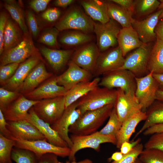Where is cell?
Returning a JSON list of instances; mask_svg holds the SVG:
<instances>
[{
    "mask_svg": "<svg viewBox=\"0 0 163 163\" xmlns=\"http://www.w3.org/2000/svg\"><path fill=\"white\" fill-rule=\"evenodd\" d=\"M158 21L155 29L157 38L163 41V18Z\"/></svg>",
    "mask_w": 163,
    "mask_h": 163,
    "instance_id": "54",
    "label": "cell"
},
{
    "mask_svg": "<svg viewBox=\"0 0 163 163\" xmlns=\"http://www.w3.org/2000/svg\"><path fill=\"white\" fill-rule=\"evenodd\" d=\"M144 145L140 143L135 146L129 153L124 155L121 159L110 163H133L139 157L144 149Z\"/></svg>",
    "mask_w": 163,
    "mask_h": 163,
    "instance_id": "43",
    "label": "cell"
},
{
    "mask_svg": "<svg viewBox=\"0 0 163 163\" xmlns=\"http://www.w3.org/2000/svg\"><path fill=\"white\" fill-rule=\"evenodd\" d=\"M74 2L73 0H56L54 1V4L57 7L65 8L71 5Z\"/></svg>",
    "mask_w": 163,
    "mask_h": 163,
    "instance_id": "55",
    "label": "cell"
},
{
    "mask_svg": "<svg viewBox=\"0 0 163 163\" xmlns=\"http://www.w3.org/2000/svg\"><path fill=\"white\" fill-rule=\"evenodd\" d=\"M162 132H163V123L152 126L146 129L142 133L144 136H148Z\"/></svg>",
    "mask_w": 163,
    "mask_h": 163,
    "instance_id": "53",
    "label": "cell"
},
{
    "mask_svg": "<svg viewBox=\"0 0 163 163\" xmlns=\"http://www.w3.org/2000/svg\"><path fill=\"white\" fill-rule=\"evenodd\" d=\"M110 1L120 6L133 14L135 10V1L132 0H111Z\"/></svg>",
    "mask_w": 163,
    "mask_h": 163,
    "instance_id": "50",
    "label": "cell"
},
{
    "mask_svg": "<svg viewBox=\"0 0 163 163\" xmlns=\"http://www.w3.org/2000/svg\"><path fill=\"white\" fill-rule=\"evenodd\" d=\"M144 146V149H155L163 151V132L152 135Z\"/></svg>",
    "mask_w": 163,
    "mask_h": 163,
    "instance_id": "44",
    "label": "cell"
},
{
    "mask_svg": "<svg viewBox=\"0 0 163 163\" xmlns=\"http://www.w3.org/2000/svg\"><path fill=\"white\" fill-rule=\"evenodd\" d=\"M67 91L59 85L56 76H53L35 89L24 95L28 99L34 101L64 96Z\"/></svg>",
    "mask_w": 163,
    "mask_h": 163,
    "instance_id": "19",
    "label": "cell"
},
{
    "mask_svg": "<svg viewBox=\"0 0 163 163\" xmlns=\"http://www.w3.org/2000/svg\"><path fill=\"white\" fill-rule=\"evenodd\" d=\"M100 52L97 44L88 42L74 52L71 61L92 74Z\"/></svg>",
    "mask_w": 163,
    "mask_h": 163,
    "instance_id": "15",
    "label": "cell"
},
{
    "mask_svg": "<svg viewBox=\"0 0 163 163\" xmlns=\"http://www.w3.org/2000/svg\"><path fill=\"white\" fill-rule=\"evenodd\" d=\"M20 39L21 34L16 24L8 19L4 36V52L17 45L21 41Z\"/></svg>",
    "mask_w": 163,
    "mask_h": 163,
    "instance_id": "32",
    "label": "cell"
},
{
    "mask_svg": "<svg viewBox=\"0 0 163 163\" xmlns=\"http://www.w3.org/2000/svg\"><path fill=\"white\" fill-rule=\"evenodd\" d=\"M4 2V6L12 18L18 24L23 32L27 34V27L25 24L23 12L21 7L14 0H5Z\"/></svg>",
    "mask_w": 163,
    "mask_h": 163,
    "instance_id": "34",
    "label": "cell"
},
{
    "mask_svg": "<svg viewBox=\"0 0 163 163\" xmlns=\"http://www.w3.org/2000/svg\"><path fill=\"white\" fill-rule=\"evenodd\" d=\"M125 59L118 46L100 52L92 73L93 76L98 77L119 69L123 65Z\"/></svg>",
    "mask_w": 163,
    "mask_h": 163,
    "instance_id": "10",
    "label": "cell"
},
{
    "mask_svg": "<svg viewBox=\"0 0 163 163\" xmlns=\"http://www.w3.org/2000/svg\"><path fill=\"white\" fill-rule=\"evenodd\" d=\"M138 158L144 163H163V151L144 149Z\"/></svg>",
    "mask_w": 163,
    "mask_h": 163,
    "instance_id": "39",
    "label": "cell"
},
{
    "mask_svg": "<svg viewBox=\"0 0 163 163\" xmlns=\"http://www.w3.org/2000/svg\"><path fill=\"white\" fill-rule=\"evenodd\" d=\"M114 107L120 121L122 124L127 118L142 111V107L133 92H125L122 89H117Z\"/></svg>",
    "mask_w": 163,
    "mask_h": 163,
    "instance_id": "12",
    "label": "cell"
},
{
    "mask_svg": "<svg viewBox=\"0 0 163 163\" xmlns=\"http://www.w3.org/2000/svg\"><path fill=\"white\" fill-rule=\"evenodd\" d=\"M141 139L138 138L132 142H125L121 145L120 148V152L123 154H126L129 153L136 145L140 143Z\"/></svg>",
    "mask_w": 163,
    "mask_h": 163,
    "instance_id": "51",
    "label": "cell"
},
{
    "mask_svg": "<svg viewBox=\"0 0 163 163\" xmlns=\"http://www.w3.org/2000/svg\"><path fill=\"white\" fill-rule=\"evenodd\" d=\"M148 68L153 74L163 73V41L157 38L150 51Z\"/></svg>",
    "mask_w": 163,
    "mask_h": 163,
    "instance_id": "31",
    "label": "cell"
},
{
    "mask_svg": "<svg viewBox=\"0 0 163 163\" xmlns=\"http://www.w3.org/2000/svg\"><path fill=\"white\" fill-rule=\"evenodd\" d=\"M15 140L14 147L30 150L34 153L38 158L47 153H52L65 158L68 157L70 152L69 147L54 145L49 142L46 139L34 141Z\"/></svg>",
    "mask_w": 163,
    "mask_h": 163,
    "instance_id": "11",
    "label": "cell"
},
{
    "mask_svg": "<svg viewBox=\"0 0 163 163\" xmlns=\"http://www.w3.org/2000/svg\"><path fill=\"white\" fill-rule=\"evenodd\" d=\"M27 120L34 125L50 143L59 147H69L67 143L61 138L50 125L37 116L33 107L29 111Z\"/></svg>",
    "mask_w": 163,
    "mask_h": 163,
    "instance_id": "22",
    "label": "cell"
},
{
    "mask_svg": "<svg viewBox=\"0 0 163 163\" xmlns=\"http://www.w3.org/2000/svg\"><path fill=\"white\" fill-rule=\"evenodd\" d=\"M69 136L72 143L68 156L70 162L76 161L75 155L80 150L89 148L99 152L101 144L109 143L115 145L116 144L115 136L102 135L98 131L88 135H77L71 134Z\"/></svg>",
    "mask_w": 163,
    "mask_h": 163,
    "instance_id": "4",
    "label": "cell"
},
{
    "mask_svg": "<svg viewBox=\"0 0 163 163\" xmlns=\"http://www.w3.org/2000/svg\"><path fill=\"white\" fill-rule=\"evenodd\" d=\"M58 163H93V162L91 160L88 159H85L78 162H76L75 161L72 162H66V163H63L59 161Z\"/></svg>",
    "mask_w": 163,
    "mask_h": 163,
    "instance_id": "59",
    "label": "cell"
},
{
    "mask_svg": "<svg viewBox=\"0 0 163 163\" xmlns=\"http://www.w3.org/2000/svg\"><path fill=\"white\" fill-rule=\"evenodd\" d=\"M77 107L76 101L67 107L61 117L50 125L61 138L67 143L70 148L72 145V143L69 135V129L81 115L80 111L77 108Z\"/></svg>",
    "mask_w": 163,
    "mask_h": 163,
    "instance_id": "14",
    "label": "cell"
},
{
    "mask_svg": "<svg viewBox=\"0 0 163 163\" xmlns=\"http://www.w3.org/2000/svg\"><path fill=\"white\" fill-rule=\"evenodd\" d=\"M7 121L3 113L0 109V133L8 139L14 140L7 127Z\"/></svg>",
    "mask_w": 163,
    "mask_h": 163,
    "instance_id": "49",
    "label": "cell"
},
{
    "mask_svg": "<svg viewBox=\"0 0 163 163\" xmlns=\"http://www.w3.org/2000/svg\"><path fill=\"white\" fill-rule=\"evenodd\" d=\"M33 108L40 119L51 125L61 117L65 110L64 96L39 101Z\"/></svg>",
    "mask_w": 163,
    "mask_h": 163,
    "instance_id": "6",
    "label": "cell"
},
{
    "mask_svg": "<svg viewBox=\"0 0 163 163\" xmlns=\"http://www.w3.org/2000/svg\"><path fill=\"white\" fill-rule=\"evenodd\" d=\"M7 127L15 140L34 141L46 139L34 125L27 120L7 121Z\"/></svg>",
    "mask_w": 163,
    "mask_h": 163,
    "instance_id": "20",
    "label": "cell"
},
{
    "mask_svg": "<svg viewBox=\"0 0 163 163\" xmlns=\"http://www.w3.org/2000/svg\"><path fill=\"white\" fill-rule=\"evenodd\" d=\"M41 60L37 52L20 63L13 76L2 87L10 91H18L30 72Z\"/></svg>",
    "mask_w": 163,
    "mask_h": 163,
    "instance_id": "18",
    "label": "cell"
},
{
    "mask_svg": "<svg viewBox=\"0 0 163 163\" xmlns=\"http://www.w3.org/2000/svg\"><path fill=\"white\" fill-rule=\"evenodd\" d=\"M59 31L56 27L47 29L40 36L38 41L49 46L57 47V38Z\"/></svg>",
    "mask_w": 163,
    "mask_h": 163,
    "instance_id": "41",
    "label": "cell"
},
{
    "mask_svg": "<svg viewBox=\"0 0 163 163\" xmlns=\"http://www.w3.org/2000/svg\"><path fill=\"white\" fill-rule=\"evenodd\" d=\"M121 28L115 21L110 19L104 24L94 21L93 31L97 38V45L101 52L118 44L117 37Z\"/></svg>",
    "mask_w": 163,
    "mask_h": 163,
    "instance_id": "9",
    "label": "cell"
},
{
    "mask_svg": "<svg viewBox=\"0 0 163 163\" xmlns=\"http://www.w3.org/2000/svg\"><path fill=\"white\" fill-rule=\"evenodd\" d=\"M116 97V89L98 86L77 101V108L80 111L81 115L88 111L115 104Z\"/></svg>",
    "mask_w": 163,
    "mask_h": 163,
    "instance_id": "2",
    "label": "cell"
},
{
    "mask_svg": "<svg viewBox=\"0 0 163 163\" xmlns=\"http://www.w3.org/2000/svg\"><path fill=\"white\" fill-rule=\"evenodd\" d=\"M8 18L6 14L2 13L0 16V54L4 52V36L5 27Z\"/></svg>",
    "mask_w": 163,
    "mask_h": 163,
    "instance_id": "47",
    "label": "cell"
},
{
    "mask_svg": "<svg viewBox=\"0 0 163 163\" xmlns=\"http://www.w3.org/2000/svg\"><path fill=\"white\" fill-rule=\"evenodd\" d=\"M61 14L60 10L56 8H49L44 11L42 14V18L50 22L56 21L59 17Z\"/></svg>",
    "mask_w": 163,
    "mask_h": 163,
    "instance_id": "46",
    "label": "cell"
},
{
    "mask_svg": "<svg viewBox=\"0 0 163 163\" xmlns=\"http://www.w3.org/2000/svg\"><path fill=\"white\" fill-rule=\"evenodd\" d=\"M93 76L91 72L71 61L68 63L67 70L56 76V79L58 84L68 91L79 83L91 80Z\"/></svg>",
    "mask_w": 163,
    "mask_h": 163,
    "instance_id": "16",
    "label": "cell"
},
{
    "mask_svg": "<svg viewBox=\"0 0 163 163\" xmlns=\"http://www.w3.org/2000/svg\"><path fill=\"white\" fill-rule=\"evenodd\" d=\"M20 64L11 63L0 67V83L3 86L14 75Z\"/></svg>",
    "mask_w": 163,
    "mask_h": 163,
    "instance_id": "42",
    "label": "cell"
},
{
    "mask_svg": "<svg viewBox=\"0 0 163 163\" xmlns=\"http://www.w3.org/2000/svg\"><path fill=\"white\" fill-rule=\"evenodd\" d=\"M146 117L145 112L141 111L130 116L123 122L116 136L117 148L120 149L124 142H129L137 125L141 121L145 120Z\"/></svg>",
    "mask_w": 163,
    "mask_h": 163,
    "instance_id": "24",
    "label": "cell"
},
{
    "mask_svg": "<svg viewBox=\"0 0 163 163\" xmlns=\"http://www.w3.org/2000/svg\"><path fill=\"white\" fill-rule=\"evenodd\" d=\"M156 100L145 111L146 118L142 127L136 134L134 139L153 125L163 123V102Z\"/></svg>",
    "mask_w": 163,
    "mask_h": 163,
    "instance_id": "29",
    "label": "cell"
},
{
    "mask_svg": "<svg viewBox=\"0 0 163 163\" xmlns=\"http://www.w3.org/2000/svg\"><path fill=\"white\" fill-rule=\"evenodd\" d=\"M27 18L28 26L31 33L34 37H37L39 34V30L34 14L31 11H28Z\"/></svg>",
    "mask_w": 163,
    "mask_h": 163,
    "instance_id": "45",
    "label": "cell"
},
{
    "mask_svg": "<svg viewBox=\"0 0 163 163\" xmlns=\"http://www.w3.org/2000/svg\"><path fill=\"white\" fill-rule=\"evenodd\" d=\"M122 124L119 121L114 107L109 117V120L107 124L98 132L102 135L116 137Z\"/></svg>",
    "mask_w": 163,
    "mask_h": 163,
    "instance_id": "37",
    "label": "cell"
},
{
    "mask_svg": "<svg viewBox=\"0 0 163 163\" xmlns=\"http://www.w3.org/2000/svg\"><path fill=\"white\" fill-rule=\"evenodd\" d=\"M11 158L16 163H37L38 159L33 152L14 147L12 149Z\"/></svg>",
    "mask_w": 163,
    "mask_h": 163,
    "instance_id": "38",
    "label": "cell"
},
{
    "mask_svg": "<svg viewBox=\"0 0 163 163\" xmlns=\"http://www.w3.org/2000/svg\"><path fill=\"white\" fill-rule=\"evenodd\" d=\"M136 87L135 95L142 107V111L145 112L155 100L156 93L158 84L153 73L149 72L145 76L136 77Z\"/></svg>",
    "mask_w": 163,
    "mask_h": 163,
    "instance_id": "8",
    "label": "cell"
},
{
    "mask_svg": "<svg viewBox=\"0 0 163 163\" xmlns=\"http://www.w3.org/2000/svg\"><path fill=\"white\" fill-rule=\"evenodd\" d=\"M87 14L92 20L104 24L110 20L107 13V1L84 0L80 1Z\"/></svg>",
    "mask_w": 163,
    "mask_h": 163,
    "instance_id": "26",
    "label": "cell"
},
{
    "mask_svg": "<svg viewBox=\"0 0 163 163\" xmlns=\"http://www.w3.org/2000/svg\"><path fill=\"white\" fill-rule=\"evenodd\" d=\"M39 101L29 99L21 94L3 113L6 120L11 122L27 120L29 110Z\"/></svg>",
    "mask_w": 163,
    "mask_h": 163,
    "instance_id": "21",
    "label": "cell"
},
{
    "mask_svg": "<svg viewBox=\"0 0 163 163\" xmlns=\"http://www.w3.org/2000/svg\"><path fill=\"white\" fill-rule=\"evenodd\" d=\"M161 13V10L158 9L142 20L133 18L132 26L136 32L140 40L143 43L148 44L157 39L155 30Z\"/></svg>",
    "mask_w": 163,
    "mask_h": 163,
    "instance_id": "17",
    "label": "cell"
},
{
    "mask_svg": "<svg viewBox=\"0 0 163 163\" xmlns=\"http://www.w3.org/2000/svg\"><path fill=\"white\" fill-rule=\"evenodd\" d=\"M109 18L119 23L122 28L131 26L133 14L120 6L109 0L107 1Z\"/></svg>",
    "mask_w": 163,
    "mask_h": 163,
    "instance_id": "30",
    "label": "cell"
},
{
    "mask_svg": "<svg viewBox=\"0 0 163 163\" xmlns=\"http://www.w3.org/2000/svg\"><path fill=\"white\" fill-rule=\"evenodd\" d=\"M52 76V73L48 72L44 63L41 62L30 72L18 91L23 95L27 94Z\"/></svg>",
    "mask_w": 163,
    "mask_h": 163,
    "instance_id": "23",
    "label": "cell"
},
{
    "mask_svg": "<svg viewBox=\"0 0 163 163\" xmlns=\"http://www.w3.org/2000/svg\"><path fill=\"white\" fill-rule=\"evenodd\" d=\"M160 4L158 8V9L161 10V13L159 17V19H161L163 18V0H160Z\"/></svg>",
    "mask_w": 163,
    "mask_h": 163,
    "instance_id": "60",
    "label": "cell"
},
{
    "mask_svg": "<svg viewBox=\"0 0 163 163\" xmlns=\"http://www.w3.org/2000/svg\"><path fill=\"white\" fill-rule=\"evenodd\" d=\"M100 79L99 77H95L91 81L79 83L67 91L64 96L66 108L99 86Z\"/></svg>",
    "mask_w": 163,
    "mask_h": 163,
    "instance_id": "28",
    "label": "cell"
},
{
    "mask_svg": "<svg viewBox=\"0 0 163 163\" xmlns=\"http://www.w3.org/2000/svg\"><path fill=\"white\" fill-rule=\"evenodd\" d=\"M37 52L32 40L25 38L15 46L3 52L0 57V66L20 64Z\"/></svg>",
    "mask_w": 163,
    "mask_h": 163,
    "instance_id": "13",
    "label": "cell"
},
{
    "mask_svg": "<svg viewBox=\"0 0 163 163\" xmlns=\"http://www.w3.org/2000/svg\"><path fill=\"white\" fill-rule=\"evenodd\" d=\"M59 31L73 30L89 34L94 31V21L80 8L68 11L55 25Z\"/></svg>",
    "mask_w": 163,
    "mask_h": 163,
    "instance_id": "3",
    "label": "cell"
},
{
    "mask_svg": "<svg viewBox=\"0 0 163 163\" xmlns=\"http://www.w3.org/2000/svg\"><path fill=\"white\" fill-rule=\"evenodd\" d=\"M18 91H11L0 88V109L3 113L8 106L21 95Z\"/></svg>",
    "mask_w": 163,
    "mask_h": 163,
    "instance_id": "40",
    "label": "cell"
},
{
    "mask_svg": "<svg viewBox=\"0 0 163 163\" xmlns=\"http://www.w3.org/2000/svg\"><path fill=\"white\" fill-rule=\"evenodd\" d=\"M133 163H144L141 161L138 158H137Z\"/></svg>",
    "mask_w": 163,
    "mask_h": 163,
    "instance_id": "61",
    "label": "cell"
},
{
    "mask_svg": "<svg viewBox=\"0 0 163 163\" xmlns=\"http://www.w3.org/2000/svg\"><path fill=\"white\" fill-rule=\"evenodd\" d=\"M160 4L157 0H135V9L139 16H149L158 8Z\"/></svg>",
    "mask_w": 163,
    "mask_h": 163,
    "instance_id": "36",
    "label": "cell"
},
{
    "mask_svg": "<svg viewBox=\"0 0 163 163\" xmlns=\"http://www.w3.org/2000/svg\"><path fill=\"white\" fill-rule=\"evenodd\" d=\"M151 49L148 44L136 49L125 58L123 65L118 69L127 70L136 77L145 76L149 72L148 64Z\"/></svg>",
    "mask_w": 163,
    "mask_h": 163,
    "instance_id": "7",
    "label": "cell"
},
{
    "mask_svg": "<svg viewBox=\"0 0 163 163\" xmlns=\"http://www.w3.org/2000/svg\"><path fill=\"white\" fill-rule=\"evenodd\" d=\"M154 78L158 82L159 87L162 88L161 90H163V73L160 74H153Z\"/></svg>",
    "mask_w": 163,
    "mask_h": 163,
    "instance_id": "57",
    "label": "cell"
},
{
    "mask_svg": "<svg viewBox=\"0 0 163 163\" xmlns=\"http://www.w3.org/2000/svg\"><path fill=\"white\" fill-rule=\"evenodd\" d=\"M115 104L88 111L81 115L69 129V133L77 135H88L97 130L109 117Z\"/></svg>",
    "mask_w": 163,
    "mask_h": 163,
    "instance_id": "1",
    "label": "cell"
},
{
    "mask_svg": "<svg viewBox=\"0 0 163 163\" xmlns=\"http://www.w3.org/2000/svg\"><path fill=\"white\" fill-rule=\"evenodd\" d=\"M123 155L120 152H115L107 159V161L109 162L118 161L123 158Z\"/></svg>",
    "mask_w": 163,
    "mask_h": 163,
    "instance_id": "56",
    "label": "cell"
},
{
    "mask_svg": "<svg viewBox=\"0 0 163 163\" xmlns=\"http://www.w3.org/2000/svg\"><path fill=\"white\" fill-rule=\"evenodd\" d=\"M92 37L88 34L74 30L63 34L60 38V42L66 46H75L89 42Z\"/></svg>",
    "mask_w": 163,
    "mask_h": 163,
    "instance_id": "33",
    "label": "cell"
},
{
    "mask_svg": "<svg viewBox=\"0 0 163 163\" xmlns=\"http://www.w3.org/2000/svg\"><path fill=\"white\" fill-rule=\"evenodd\" d=\"M155 100L163 102V90L158 89L156 91Z\"/></svg>",
    "mask_w": 163,
    "mask_h": 163,
    "instance_id": "58",
    "label": "cell"
},
{
    "mask_svg": "<svg viewBox=\"0 0 163 163\" xmlns=\"http://www.w3.org/2000/svg\"><path fill=\"white\" fill-rule=\"evenodd\" d=\"M40 51L56 71L60 70L65 66L74 52L73 50L53 49L44 46L40 48Z\"/></svg>",
    "mask_w": 163,
    "mask_h": 163,
    "instance_id": "27",
    "label": "cell"
},
{
    "mask_svg": "<svg viewBox=\"0 0 163 163\" xmlns=\"http://www.w3.org/2000/svg\"><path fill=\"white\" fill-rule=\"evenodd\" d=\"M117 42L124 57L129 51L145 44L140 40L138 34L132 26L121 28L118 36Z\"/></svg>",
    "mask_w": 163,
    "mask_h": 163,
    "instance_id": "25",
    "label": "cell"
},
{
    "mask_svg": "<svg viewBox=\"0 0 163 163\" xmlns=\"http://www.w3.org/2000/svg\"><path fill=\"white\" fill-rule=\"evenodd\" d=\"M15 140L6 138L0 133V163H12L11 153Z\"/></svg>",
    "mask_w": 163,
    "mask_h": 163,
    "instance_id": "35",
    "label": "cell"
},
{
    "mask_svg": "<svg viewBox=\"0 0 163 163\" xmlns=\"http://www.w3.org/2000/svg\"><path fill=\"white\" fill-rule=\"evenodd\" d=\"M136 77L127 70L117 69L103 75L98 86L110 89L119 88L126 93H135L136 87Z\"/></svg>",
    "mask_w": 163,
    "mask_h": 163,
    "instance_id": "5",
    "label": "cell"
},
{
    "mask_svg": "<svg viewBox=\"0 0 163 163\" xmlns=\"http://www.w3.org/2000/svg\"><path fill=\"white\" fill-rule=\"evenodd\" d=\"M51 1L50 0H33L29 4L30 7L37 12L44 10Z\"/></svg>",
    "mask_w": 163,
    "mask_h": 163,
    "instance_id": "48",
    "label": "cell"
},
{
    "mask_svg": "<svg viewBox=\"0 0 163 163\" xmlns=\"http://www.w3.org/2000/svg\"><path fill=\"white\" fill-rule=\"evenodd\" d=\"M37 163H58V156L52 153L43 155L38 158Z\"/></svg>",
    "mask_w": 163,
    "mask_h": 163,
    "instance_id": "52",
    "label": "cell"
}]
</instances>
